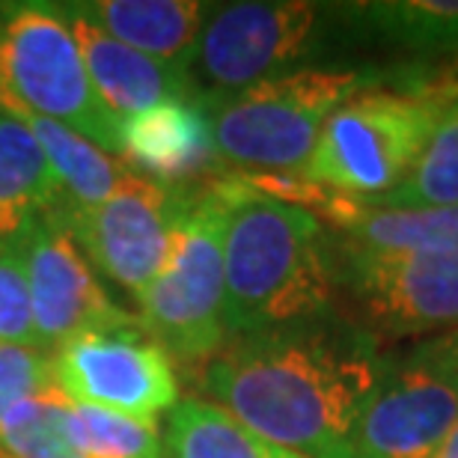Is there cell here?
I'll return each mask as SVG.
<instances>
[{
  "label": "cell",
  "instance_id": "1",
  "mask_svg": "<svg viewBox=\"0 0 458 458\" xmlns=\"http://www.w3.org/2000/svg\"><path fill=\"white\" fill-rule=\"evenodd\" d=\"M387 354L334 313L226 340L199 384L265 441L304 458H352L354 428L384 378Z\"/></svg>",
  "mask_w": 458,
  "mask_h": 458
},
{
  "label": "cell",
  "instance_id": "2",
  "mask_svg": "<svg viewBox=\"0 0 458 458\" xmlns=\"http://www.w3.org/2000/svg\"><path fill=\"white\" fill-rule=\"evenodd\" d=\"M226 340L336 313L334 235L316 215L221 173Z\"/></svg>",
  "mask_w": 458,
  "mask_h": 458
},
{
  "label": "cell",
  "instance_id": "3",
  "mask_svg": "<svg viewBox=\"0 0 458 458\" xmlns=\"http://www.w3.org/2000/svg\"><path fill=\"white\" fill-rule=\"evenodd\" d=\"M458 96L455 66H405L360 89L331 114L301 176L375 199L399 188L426 149L444 107Z\"/></svg>",
  "mask_w": 458,
  "mask_h": 458
},
{
  "label": "cell",
  "instance_id": "4",
  "mask_svg": "<svg viewBox=\"0 0 458 458\" xmlns=\"http://www.w3.org/2000/svg\"><path fill=\"white\" fill-rule=\"evenodd\" d=\"M384 81L378 69L313 66L238 93H199L221 161L250 173H301L340 105Z\"/></svg>",
  "mask_w": 458,
  "mask_h": 458
},
{
  "label": "cell",
  "instance_id": "5",
  "mask_svg": "<svg viewBox=\"0 0 458 458\" xmlns=\"http://www.w3.org/2000/svg\"><path fill=\"white\" fill-rule=\"evenodd\" d=\"M0 114H36L119 155L123 119L98 98L57 4H0Z\"/></svg>",
  "mask_w": 458,
  "mask_h": 458
},
{
  "label": "cell",
  "instance_id": "6",
  "mask_svg": "<svg viewBox=\"0 0 458 458\" xmlns=\"http://www.w3.org/2000/svg\"><path fill=\"white\" fill-rule=\"evenodd\" d=\"M224 215L221 176L197 185L173 233L167 262L137 292L143 331L182 363L203 366L226 343Z\"/></svg>",
  "mask_w": 458,
  "mask_h": 458
},
{
  "label": "cell",
  "instance_id": "7",
  "mask_svg": "<svg viewBox=\"0 0 458 458\" xmlns=\"http://www.w3.org/2000/svg\"><path fill=\"white\" fill-rule=\"evenodd\" d=\"M343 36L340 13L331 4H221L206 15L188 72L197 93H238L313 69V63Z\"/></svg>",
  "mask_w": 458,
  "mask_h": 458
},
{
  "label": "cell",
  "instance_id": "8",
  "mask_svg": "<svg viewBox=\"0 0 458 458\" xmlns=\"http://www.w3.org/2000/svg\"><path fill=\"white\" fill-rule=\"evenodd\" d=\"M334 271L336 313L378 345L458 331V253H384L334 235Z\"/></svg>",
  "mask_w": 458,
  "mask_h": 458
},
{
  "label": "cell",
  "instance_id": "9",
  "mask_svg": "<svg viewBox=\"0 0 458 458\" xmlns=\"http://www.w3.org/2000/svg\"><path fill=\"white\" fill-rule=\"evenodd\" d=\"M458 423V357L450 336L417 340L387 357L354 428L352 458H437Z\"/></svg>",
  "mask_w": 458,
  "mask_h": 458
},
{
  "label": "cell",
  "instance_id": "10",
  "mask_svg": "<svg viewBox=\"0 0 458 458\" xmlns=\"http://www.w3.org/2000/svg\"><path fill=\"white\" fill-rule=\"evenodd\" d=\"M191 194L194 188H161L128 173L105 203L78 208L63 224L98 274L137 295L167 262Z\"/></svg>",
  "mask_w": 458,
  "mask_h": 458
},
{
  "label": "cell",
  "instance_id": "11",
  "mask_svg": "<svg viewBox=\"0 0 458 458\" xmlns=\"http://www.w3.org/2000/svg\"><path fill=\"white\" fill-rule=\"evenodd\" d=\"M54 384L66 399L155 420L179 402L173 357L143 327L84 334L54 354Z\"/></svg>",
  "mask_w": 458,
  "mask_h": 458
},
{
  "label": "cell",
  "instance_id": "12",
  "mask_svg": "<svg viewBox=\"0 0 458 458\" xmlns=\"http://www.w3.org/2000/svg\"><path fill=\"white\" fill-rule=\"evenodd\" d=\"M18 250L24 256L30 286L36 343L48 354L84 334L137 325L128 310L111 301L93 265L57 217L36 226Z\"/></svg>",
  "mask_w": 458,
  "mask_h": 458
},
{
  "label": "cell",
  "instance_id": "13",
  "mask_svg": "<svg viewBox=\"0 0 458 458\" xmlns=\"http://www.w3.org/2000/svg\"><path fill=\"white\" fill-rule=\"evenodd\" d=\"M119 161L128 173L161 188H197L224 173L212 119L199 96L128 116L119 137Z\"/></svg>",
  "mask_w": 458,
  "mask_h": 458
},
{
  "label": "cell",
  "instance_id": "14",
  "mask_svg": "<svg viewBox=\"0 0 458 458\" xmlns=\"http://www.w3.org/2000/svg\"><path fill=\"white\" fill-rule=\"evenodd\" d=\"M57 9L66 18L69 30L75 33L87 75L93 81L98 98L116 119L125 123L128 116L143 114L149 107L199 96L185 66L128 48L114 36L98 30L72 4H57Z\"/></svg>",
  "mask_w": 458,
  "mask_h": 458
},
{
  "label": "cell",
  "instance_id": "15",
  "mask_svg": "<svg viewBox=\"0 0 458 458\" xmlns=\"http://www.w3.org/2000/svg\"><path fill=\"white\" fill-rule=\"evenodd\" d=\"M336 13L348 39L378 42L402 54L405 66L458 63V0L340 4Z\"/></svg>",
  "mask_w": 458,
  "mask_h": 458
},
{
  "label": "cell",
  "instance_id": "16",
  "mask_svg": "<svg viewBox=\"0 0 458 458\" xmlns=\"http://www.w3.org/2000/svg\"><path fill=\"white\" fill-rule=\"evenodd\" d=\"M72 212L48 158L18 119L0 114V244L18 247L36 226Z\"/></svg>",
  "mask_w": 458,
  "mask_h": 458
},
{
  "label": "cell",
  "instance_id": "17",
  "mask_svg": "<svg viewBox=\"0 0 458 458\" xmlns=\"http://www.w3.org/2000/svg\"><path fill=\"white\" fill-rule=\"evenodd\" d=\"M72 6L128 48L185 69L212 13V6L197 0H81Z\"/></svg>",
  "mask_w": 458,
  "mask_h": 458
},
{
  "label": "cell",
  "instance_id": "18",
  "mask_svg": "<svg viewBox=\"0 0 458 458\" xmlns=\"http://www.w3.org/2000/svg\"><path fill=\"white\" fill-rule=\"evenodd\" d=\"M13 119H18L36 137V143H39L54 176L60 182L63 194L69 199L72 212L105 203L119 188V182L128 176V167L123 161L114 158L111 152L98 149L93 140L81 137L72 128L54 123V119L36 114H15Z\"/></svg>",
  "mask_w": 458,
  "mask_h": 458
},
{
  "label": "cell",
  "instance_id": "19",
  "mask_svg": "<svg viewBox=\"0 0 458 458\" xmlns=\"http://www.w3.org/2000/svg\"><path fill=\"white\" fill-rule=\"evenodd\" d=\"M334 235L384 253H458V206L384 208L360 197L352 221Z\"/></svg>",
  "mask_w": 458,
  "mask_h": 458
},
{
  "label": "cell",
  "instance_id": "20",
  "mask_svg": "<svg viewBox=\"0 0 458 458\" xmlns=\"http://www.w3.org/2000/svg\"><path fill=\"white\" fill-rule=\"evenodd\" d=\"M167 458H304L265 441L226 408L208 399H182L167 417Z\"/></svg>",
  "mask_w": 458,
  "mask_h": 458
},
{
  "label": "cell",
  "instance_id": "21",
  "mask_svg": "<svg viewBox=\"0 0 458 458\" xmlns=\"http://www.w3.org/2000/svg\"><path fill=\"white\" fill-rule=\"evenodd\" d=\"M384 208H444L458 206V96L444 107L426 149L420 152L399 188L375 197Z\"/></svg>",
  "mask_w": 458,
  "mask_h": 458
},
{
  "label": "cell",
  "instance_id": "22",
  "mask_svg": "<svg viewBox=\"0 0 458 458\" xmlns=\"http://www.w3.org/2000/svg\"><path fill=\"white\" fill-rule=\"evenodd\" d=\"M69 405L57 387L18 402L0 420V458H81L69 435Z\"/></svg>",
  "mask_w": 458,
  "mask_h": 458
},
{
  "label": "cell",
  "instance_id": "23",
  "mask_svg": "<svg viewBox=\"0 0 458 458\" xmlns=\"http://www.w3.org/2000/svg\"><path fill=\"white\" fill-rule=\"evenodd\" d=\"M69 435L81 458H167L155 420L84 402L69 405Z\"/></svg>",
  "mask_w": 458,
  "mask_h": 458
},
{
  "label": "cell",
  "instance_id": "24",
  "mask_svg": "<svg viewBox=\"0 0 458 458\" xmlns=\"http://www.w3.org/2000/svg\"><path fill=\"white\" fill-rule=\"evenodd\" d=\"M54 384V354L36 345L0 343V420L18 402L39 396Z\"/></svg>",
  "mask_w": 458,
  "mask_h": 458
},
{
  "label": "cell",
  "instance_id": "25",
  "mask_svg": "<svg viewBox=\"0 0 458 458\" xmlns=\"http://www.w3.org/2000/svg\"><path fill=\"white\" fill-rule=\"evenodd\" d=\"M0 343L39 348L24 256L13 244H0Z\"/></svg>",
  "mask_w": 458,
  "mask_h": 458
},
{
  "label": "cell",
  "instance_id": "26",
  "mask_svg": "<svg viewBox=\"0 0 458 458\" xmlns=\"http://www.w3.org/2000/svg\"><path fill=\"white\" fill-rule=\"evenodd\" d=\"M437 458H458V423L453 426V432L446 435V441L441 446V453H437Z\"/></svg>",
  "mask_w": 458,
  "mask_h": 458
},
{
  "label": "cell",
  "instance_id": "27",
  "mask_svg": "<svg viewBox=\"0 0 458 458\" xmlns=\"http://www.w3.org/2000/svg\"><path fill=\"white\" fill-rule=\"evenodd\" d=\"M446 336H450V345H453V352L458 357V331H446Z\"/></svg>",
  "mask_w": 458,
  "mask_h": 458
}]
</instances>
